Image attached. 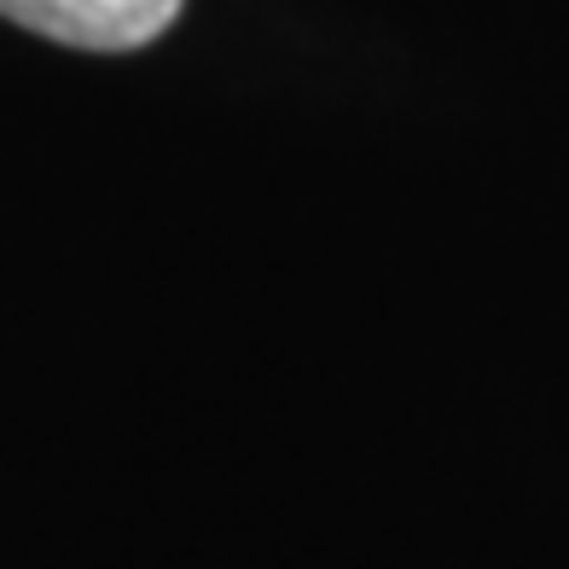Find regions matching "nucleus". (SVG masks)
Returning <instances> with one entry per match:
<instances>
[{"mask_svg":"<svg viewBox=\"0 0 569 569\" xmlns=\"http://www.w3.org/2000/svg\"><path fill=\"white\" fill-rule=\"evenodd\" d=\"M187 0H0V18L82 53H134L158 41Z\"/></svg>","mask_w":569,"mask_h":569,"instance_id":"obj_1","label":"nucleus"}]
</instances>
